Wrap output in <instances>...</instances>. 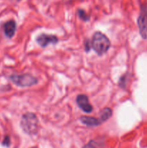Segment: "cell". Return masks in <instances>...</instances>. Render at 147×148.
I'll use <instances>...</instances> for the list:
<instances>
[{"label": "cell", "instance_id": "cell-10", "mask_svg": "<svg viewBox=\"0 0 147 148\" xmlns=\"http://www.w3.org/2000/svg\"><path fill=\"white\" fill-rule=\"evenodd\" d=\"M82 148H100V145L95 140H91Z\"/></svg>", "mask_w": 147, "mask_h": 148}, {"label": "cell", "instance_id": "cell-4", "mask_svg": "<svg viewBox=\"0 0 147 148\" xmlns=\"http://www.w3.org/2000/svg\"><path fill=\"white\" fill-rule=\"evenodd\" d=\"M139 33L144 39H147V5L141 4V12L138 18Z\"/></svg>", "mask_w": 147, "mask_h": 148}, {"label": "cell", "instance_id": "cell-9", "mask_svg": "<svg viewBox=\"0 0 147 148\" xmlns=\"http://www.w3.org/2000/svg\"><path fill=\"white\" fill-rule=\"evenodd\" d=\"M111 116H112V110L109 108H105L101 112L99 119L103 123L104 121H106L107 120L109 119Z\"/></svg>", "mask_w": 147, "mask_h": 148}, {"label": "cell", "instance_id": "cell-12", "mask_svg": "<svg viewBox=\"0 0 147 148\" xmlns=\"http://www.w3.org/2000/svg\"><path fill=\"white\" fill-rule=\"evenodd\" d=\"M91 46H92V45H91V42H89V40H86V41H85V43H84L85 51H86V52L89 51V49H91Z\"/></svg>", "mask_w": 147, "mask_h": 148}, {"label": "cell", "instance_id": "cell-7", "mask_svg": "<svg viewBox=\"0 0 147 148\" xmlns=\"http://www.w3.org/2000/svg\"><path fill=\"white\" fill-rule=\"evenodd\" d=\"M80 121H82V124H85L88 127H96V126H99V124L102 123L101 120L99 119V118L97 119L95 117L86 116L81 117Z\"/></svg>", "mask_w": 147, "mask_h": 148}, {"label": "cell", "instance_id": "cell-6", "mask_svg": "<svg viewBox=\"0 0 147 148\" xmlns=\"http://www.w3.org/2000/svg\"><path fill=\"white\" fill-rule=\"evenodd\" d=\"M76 103H77L78 106L85 113L89 114L92 111V106L89 103L88 97L86 95L82 94V95H78L76 98Z\"/></svg>", "mask_w": 147, "mask_h": 148}, {"label": "cell", "instance_id": "cell-1", "mask_svg": "<svg viewBox=\"0 0 147 148\" xmlns=\"http://www.w3.org/2000/svg\"><path fill=\"white\" fill-rule=\"evenodd\" d=\"M92 47L98 55L104 54L110 47V41L105 35L101 32H96L93 35L92 40Z\"/></svg>", "mask_w": 147, "mask_h": 148}, {"label": "cell", "instance_id": "cell-5", "mask_svg": "<svg viewBox=\"0 0 147 148\" xmlns=\"http://www.w3.org/2000/svg\"><path fill=\"white\" fill-rule=\"evenodd\" d=\"M37 42L41 47H46L49 44H56L58 43V38L56 36L41 34L37 38Z\"/></svg>", "mask_w": 147, "mask_h": 148}, {"label": "cell", "instance_id": "cell-2", "mask_svg": "<svg viewBox=\"0 0 147 148\" xmlns=\"http://www.w3.org/2000/svg\"><path fill=\"white\" fill-rule=\"evenodd\" d=\"M20 125L26 134L33 135L38 130V120L33 113H26L22 116Z\"/></svg>", "mask_w": 147, "mask_h": 148}, {"label": "cell", "instance_id": "cell-13", "mask_svg": "<svg viewBox=\"0 0 147 148\" xmlns=\"http://www.w3.org/2000/svg\"><path fill=\"white\" fill-rule=\"evenodd\" d=\"M10 137H9L8 136H7V137L4 138V142H3V145H6V146H9L10 145Z\"/></svg>", "mask_w": 147, "mask_h": 148}, {"label": "cell", "instance_id": "cell-8", "mask_svg": "<svg viewBox=\"0 0 147 148\" xmlns=\"http://www.w3.org/2000/svg\"><path fill=\"white\" fill-rule=\"evenodd\" d=\"M4 33L8 38H11L14 35L16 30V23L14 20H10L4 24Z\"/></svg>", "mask_w": 147, "mask_h": 148}, {"label": "cell", "instance_id": "cell-11", "mask_svg": "<svg viewBox=\"0 0 147 148\" xmlns=\"http://www.w3.org/2000/svg\"><path fill=\"white\" fill-rule=\"evenodd\" d=\"M78 14H79V18L82 19L84 21H88L89 20V17L86 14V13L85 12L84 10H78Z\"/></svg>", "mask_w": 147, "mask_h": 148}, {"label": "cell", "instance_id": "cell-3", "mask_svg": "<svg viewBox=\"0 0 147 148\" xmlns=\"http://www.w3.org/2000/svg\"><path fill=\"white\" fill-rule=\"evenodd\" d=\"M10 79L14 84L20 87H30L37 83V79L30 74L13 75Z\"/></svg>", "mask_w": 147, "mask_h": 148}]
</instances>
